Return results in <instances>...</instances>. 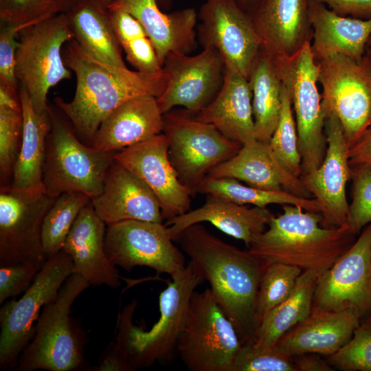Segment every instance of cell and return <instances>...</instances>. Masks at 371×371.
Masks as SVG:
<instances>
[{
	"mask_svg": "<svg viewBox=\"0 0 371 371\" xmlns=\"http://www.w3.org/2000/svg\"><path fill=\"white\" fill-rule=\"evenodd\" d=\"M63 52L66 66L75 74L76 87L71 101L56 97L54 102L78 137L91 144L102 122L117 106L137 97L157 98L168 83L163 68L145 73L111 65L87 54L74 39Z\"/></svg>",
	"mask_w": 371,
	"mask_h": 371,
	"instance_id": "6da1fadb",
	"label": "cell"
},
{
	"mask_svg": "<svg viewBox=\"0 0 371 371\" xmlns=\"http://www.w3.org/2000/svg\"><path fill=\"white\" fill-rule=\"evenodd\" d=\"M190 258L217 302L233 323L242 345L251 343L257 328L256 306L264 267L248 251L215 236L201 223L174 240Z\"/></svg>",
	"mask_w": 371,
	"mask_h": 371,
	"instance_id": "7a4b0ae2",
	"label": "cell"
},
{
	"mask_svg": "<svg viewBox=\"0 0 371 371\" xmlns=\"http://www.w3.org/2000/svg\"><path fill=\"white\" fill-rule=\"evenodd\" d=\"M282 210L247 247L264 268L281 262L322 274L356 240L348 227H323L320 214L286 204Z\"/></svg>",
	"mask_w": 371,
	"mask_h": 371,
	"instance_id": "3957f363",
	"label": "cell"
},
{
	"mask_svg": "<svg viewBox=\"0 0 371 371\" xmlns=\"http://www.w3.org/2000/svg\"><path fill=\"white\" fill-rule=\"evenodd\" d=\"M49 111L51 128L43 166L44 189L54 198L78 192L91 200L102 192L106 172L117 152L85 145L70 122L49 106Z\"/></svg>",
	"mask_w": 371,
	"mask_h": 371,
	"instance_id": "277c9868",
	"label": "cell"
},
{
	"mask_svg": "<svg viewBox=\"0 0 371 371\" xmlns=\"http://www.w3.org/2000/svg\"><path fill=\"white\" fill-rule=\"evenodd\" d=\"M90 284L72 273L56 297L46 304L35 325V332L19 361L17 370L73 371L85 364L82 343L70 317L71 307Z\"/></svg>",
	"mask_w": 371,
	"mask_h": 371,
	"instance_id": "5b68a950",
	"label": "cell"
},
{
	"mask_svg": "<svg viewBox=\"0 0 371 371\" xmlns=\"http://www.w3.org/2000/svg\"><path fill=\"white\" fill-rule=\"evenodd\" d=\"M16 54V76L34 109L46 111L49 90L71 78L62 47L74 39L67 14H60L27 27L20 33Z\"/></svg>",
	"mask_w": 371,
	"mask_h": 371,
	"instance_id": "8992f818",
	"label": "cell"
},
{
	"mask_svg": "<svg viewBox=\"0 0 371 371\" xmlns=\"http://www.w3.org/2000/svg\"><path fill=\"white\" fill-rule=\"evenodd\" d=\"M242 343L210 288L195 292L177 350L191 371H233Z\"/></svg>",
	"mask_w": 371,
	"mask_h": 371,
	"instance_id": "52a82bcc",
	"label": "cell"
},
{
	"mask_svg": "<svg viewBox=\"0 0 371 371\" xmlns=\"http://www.w3.org/2000/svg\"><path fill=\"white\" fill-rule=\"evenodd\" d=\"M274 62L295 115L302 175L307 174L320 166L327 148L326 115L317 88L319 69L311 41L291 57Z\"/></svg>",
	"mask_w": 371,
	"mask_h": 371,
	"instance_id": "ba28073f",
	"label": "cell"
},
{
	"mask_svg": "<svg viewBox=\"0 0 371 371\" xmlns=\"http://www.w3.org/2000/svg\"><path fill=\"white\" fill-rule=\"evenodd\" d=\"M187 110L163 114L168 156L179 181L194 194L209 172L234 156L243 144L212 124L198 120Z\"/></svg>",
	"mask_w": 371,
	"mask_h": 371,
	"instance_id": "9c48e42d",
	"label": "cell"
},
{
	"mask_svg": "<svg viewBox=\"0 0 371 371\" xmlns=\"http://www.w3.org/2000/svg\"><path fill=\"white\" fill-rule=\"evenodd\" d=\"M315 60L323 110L337 116L350 148L371 126V69L365 56L332 54Z\"/></svg>",
	"mask_w": 371,
	"mask_h": 371,
	"instance_id": "30bf717a",
	"label": "cell"
},
{
	"mask_svg": "<svg viewBox=\"0 0 371 371\" xmlns=\"http://www.w3.org/2000/svg\"><path fill=\"white\" fill-rule=\"evenodd\" d=\"M74 273L71 258L63 251L48 258L23 295L3 302L0 308V368H12L32 339L41 309L54 300Z\"/></svg>",
	"mask_w": 371,
	"mask_h": 371,
	"instance_id": "8fae6325",
	"label": "cell"
},
{
	"mask_svg": "<svg viewBox=\"0 0 371 371\" xmlns=\"http://www.w3.org/2000/svg\"><path fill=\"white\" fill-rule=\"evenodd\" d=\"M172 281L159 297L160 317L148 330L132 326L130 333V370L167 360L177 350L196 288L204 282L190 261L171 276Z\"/></svg>",
	"mask_w": 371,
	"mask_h": 371,
	"instance_id": "7c38bea8",
	"label": "cell"
},
{
	"mask_svg": "<svg viewBox=\"0 0 371 371\" xmlns=\"http://www.w3.org/2000/svg\"><path fill=\"white\" fill-rule=\"evenodd\" d=\"M56 198L45 190L0 189V266L45 262L42 245L44 218Z\"/></svg>",
	"mask_w": 371,
	"mask_h": 371,
	"instance_id": "4fadbf2b",
	"label": "cell"
},
{
	"mask_svg": "<svg viewBox=\"0 0 371 371\" xmlns=\"http://www.w3.org/2000/svg\"><path fill=\"white\" fill-rule=\"evenodd\" d=\"M162 223L127 220L107 225L105 251L109 260L127 271L145 266L174 276L186 267L182 252Z\"/></svg>",
	"mask_w": 371,
	"mask_h": 371,
	"instance_id": "5bb4252c",
	"label": "cell"
},
{
	"mask_svg": "<svg viewBox=\"0 0 371 371\" xmlns=\"http://www.w3.org/2000/svg\"><path fill=\"white\" fill-rule=\"evenodd\" d=\"M199 17V38L203 48L216 49L225 66L249 79L262 49L251 15L237 0H205Z\"/></svg>",
	"mask_w": 371,
	"mask_h": 371,
	"instance_id": "9a60e30c",
	"label": "cell"
},
{
	"mask_svg": "<svg viewBox=\"0 0 371 371\" xmlns=\"http://www.w3.org/2000/svg\"><path fill=\"white\" fill-rule=\"evenodd\" d=\"M168 83L157 98L163 114L177 106L196 114L207 106L219 91L224 78L225 63L219 52L204 47L197 55L172 52L163 65Z\"/></svg>",
	"mask_w": 371,
	"mask_h": 371,
	"instance_id": "2e32d148",
	"label": "cell"
},
{
	"mask_svg": "<svg viewBox=\"0 0 371 371\" xmlns=\"http://www.w3.org/2000/svg\"><path fill=\"white\" fill-rule=\"evenodd\" d=\"M330 310L352 308L371 315V223L319 277L313 304Z\"/></svg>",
	"mask_w": 371,
	"mask_h": 371,
	"instance_id": "e0dca14e",
	"label": "cell"
},
{
	"mask_svg": "<svg viewBox=\"0 0 371 371\" xmlns=\"http://www.w3.org/2000/svg\"><path fill=\"white\" fill-rule=\"evenodd\" d=\"M324 131L327 148L324 159L315 170L300 178L304 186L321 205L322 225L324 227H348L349 203L346 186L351 179L349 146L337 116L326 114Z\"/></svg>",
	"mask_w": 371,
	"mask_h": 371,
	"instance_id": "ac0fdd59",
	"label": "cell"
},
{
	"mask_svg": "<svg viewBox=\"0 0 371 371\" xmlns=\"http://www.w3.org/2000/svg\"><path fill=\"white\" fill-rule=\"evenodd\" d=\"M114 161L141 179L157 197L164 219L190 210V190L179 179L168 156V144L161 133L117 151Z\"/></svg>",
	"mask_w": 371,
	"mask_h": 371,
	"instance_id": "d6986e66",
	"label": "cell"
},
{
	"mask_svg": "<svg viewBox=\"0 0 371 371\" xmlns=\"http://www.w3.org/2000/svg\"><path fill=\"white\" fill-rule=\"evenodd\" d=\"M309 0H263L249 14L262 42L273 60L291 57L312 36Z\"/></svg>",
	"mask_w": 371,
	"mask_h": 371,
	"instance_id": "ffe728a7",
	"label": "cell"
},
{
	"mask_svg": "<svg viewBox=\"0 0 371 371\" xmlns=\"http://www.w3.org/2000/svg\"><path fill=\"white\" fill-rule=\"evenodd\" d=\"M98 216L106 224L127 220L162 223L159 203L137 175L115 161L109 166L102 192L91 200Z\"/></svg>",
	"mask_w": 371,
	"mask_h": 371,
	"instance_id": "44dd1931",
	"label": "cell"
},
{
	"mask_svg": "<svg viewBox=\"0 0 371 371\" xmlns=\"http://www.w3.org/2000/svg\"><path fill=\"white\" fill-rule=\"evenodd\" d=\"M362 317L352 308L330 310L313 305L308 316L276 345L291 357L307 352L329 357L351 339Z\"/></svg>",
	"mask_w": 371,
	"mask_h": 371,
	"instance_id": "7402d4cb",
	"label": "cell"
},
{
	"mask_svg": "<svg viewBox=\"0 0 371 371\" xmlns=\"http://www.w3.org/2000/svg\"><path fill=\"white\" fill-rule=\"evenodd\" d=\"M207 176L232 178L260 189L286 190L300 197L311 198L300 178L280 162L269 142L258 139L243 144L234 156L213 168Z\"/></svg>",
	"mask_w": 371,
	"mask_h": 371,
	"instance_id": "603a6c76",
	"label": "cell"
},
{
	"mask_svg": "<svg viewBox=\"0 0 371 371\" xmlns=\"http://www.w3.org/2000/svg\"><path fill=\"white\" fill-rule=\"evenodd\" d=\"M106 225L90 201L76 218L62 251L71 258L74 273L90 285L104 284L116 289L120 286V276L106 254Z\"/></svg>",
	"mask_w": 371,
	"mask_h": 371,
	"instance_id": "cb8c5ba5",
	"label": "cell"
},
{
	"mask_svg": "<svg viewBox=\"0 0 371 371\" xmlns=\"http://www.w3.org/2000/svg\"><path fill=\"white\" fill-rule=\"evenodd\" d=\"M107 9L125 11L141 23L162 67L169 54H188L196 48L197 14L193 8L166 14L159 9L157 0H115Z\"/></svg>",
	"mask_w": 371,
	"mask_h": 371,
	"instance_id": "d4e9b609",
	"label": "cell"
},
{
	"mask_svg": "<svg viewBox=\"0 0 371 371\" xmlns=\"http://www.w3.org/2000/svg\"><path fill=\"white\" fill-rule=\"evenodd\" d=\"M273 216L267 207H247L208 195L202 206L169 218L165 225L174 240L187 227L208 222L226 234L243 240L248 247L253 239L267 229Z\"/></svg>",
	"mask_w": 371,
	"mask_h": 371,
	"instance_id": "484cf974",
	"label": "cell"
},
{
	"mask_svg": "<svg viewBox=\"0 0 371 371\" xmlns=\"http://www.w3.org/2000/svg\"><path fill=\"white\" fill-rule=\"evenodd\" d=\"M164 129L163 113L157 98L131 99L111 112L102 122L92 146L117 152L148 140Z\"/></svg>",
	"mask_w": 371,
	"mask_h": 371,
	"instance_id": "4316f807",
	"label": "cell"
},
{
	"mask_svg": "<svg viewBox=\"0 0 371 371\" xmlns=\"http://www.w3.org/2000/svg\"><path fill=\"white\" fill-rule=\"evenodd\" d=\"M194 117L212 124L227 137L243 144L256 139L248 79L234 68L225 66L219 91Z\"/></svg>",
	"mask_w": 371,
	"mask_h": 371,
	"instance_id": "83f0119b",
	"label": "cell"
},
{
	"mask_svg": "<svg viewBox=\"0 0 371 371\" xmlns=\"http://www.w3.org/2000/svg\"><path fill=\"white\" fill-rule=\"evenodd\" d=\"M308 14L315 60L332 54L363 59L371 36V19L342 16L314 0L308 1Z\"/></svg>",
	"mask_w": 371,
	"mask_h": 371,
	"instance_id": "f1b7e54d",
	"label": "cell"
},
{
	"mask_svg": "<svg viewBox=\"0 0 371 371\" xmlns=\"http://www.w3.org/2000/svg\"><path fill=\"white\" fill-rule=\"evenodd\" d=\"M19 95L23 113V133L10 187L21 191L44 189L43 166L51 128L49 108L42 113L36 112L28 93L21 86Z\"/></svg>",
	"mask_w": 371,
	"mask_h": 371,
	"instance_id": "f546056e",
	"label": "cell"
},
{
	"mask_svg": "<svg viewBox=\"0 0 371 371\" xmlns=\"http://www.w3.org/2000/svg\"><path fill=\"white\" fill-rule=\"evenodd\" d=\"M67 14L74 39L83 51L100 61L126 67L107 9L85 0Z\"/></svg>",
	"mask_w": 371,
	"mask_h": 371,
	"instance_id": "4dcf8cb0",
	"label": "cell"
},
{
	"mask_svg": "<svg viewBox=\"0 0 371 371\" xmlns=\"http://www.w3.org/2000/svg\"><path fill=\"white\" fill-rule=\"evenodd\" d=\"M321 273L303 271L291 295L269 311L260 321L251 344L256 348H269L309 314Z\"/></svg>",
	"mask_w": 371,
	"mask_h": 371,
	"instance_id": "1f68e13d",
	"label": "cell"
},
{
	"mask_svg": "<svg viewBox=\"0 0 371 371\" xmlns=\"http://www.w3.org/2000/svg\"><path fill=\"white\" fill-rule=\"evenodd\" d=\"M248 80L252 92L255 137L269 142L280 117L282 83L276 63L262 49Z\"/></svg>",
	"mask_w": 371,
	"mask_h": 371,
	"instance_id": "d6a6232c",
	"label": "cell"
},
{
	"mask_svg": "<svg viewBox=\"0 0 371 371\" xmlns=\"http://www.w3.org/2000/svg\"><path fill=\"white\" fill-rule=\"evenodd\" d=\"M196 192L226 199L233 203L267 207L271 204L293 205L321 214L322 207L314 198H303L286 190H268L243 185L232 178H215L206 176Z\"/></svg>",
	"mask_w": 371,
	"mask_h": 371,
	"instance_id": "836d02e7",
	"label": "cell"
},
{
	"mask_svg": "<svg viewBox=\"0 0 371 371\" xmlns=\"http://www.w3.org/2000/svg\"><path fill=\"white\" fill-rule=\"evenodd\" d=\"M111 24L126 60L137 71L155 73L162 69L155 49L141 23L121 10H108Z\"/></svg>",
	"mask_w": 371,
	"mask_h": 371,
	"instance_id": "e575fe53",
	"label": "cell"
},
{
	"mask_svg": "<svg viewBox=\"0 0 371 371\" xmlns=\"http://www.w3.org/2000/svg\"><path fill=\"white\" fill-rule=\"evenodd\" d=\"M90 201L88 196L78 192H65L56 199L42 227V245L46 259L62 250L78 214Z\"/></svg>",
	"mask_w": 371,
	"mask_h": 371,
	"instance_id": "d590c367",
	"label": "cell"
},
{
	"mask_svg": "<svg viewBox=\"0 0 371 371\" xmlns=\"http://www.w3.org/2000/svg\"><path fill=\"white\" fill-rule=\"evenodd\" d=\"M302 271L298 267L281 262H273L265 268L256 300L257 327L269 311L291 295Z\"/></svg>",
	"mask_w": 371,
	"mask_h": 371,
	"instance_id": "8d00e7d4",
	"label": "cell"
},
{
	"mask_svg": "<svg viewBox=\"0 0 371 371\" xmlns=\"http://www.w3.org/2000/svg\"><path fill=\"white\" fill-rule=\"evenodd\" d=\"M85 0H0L1 23L23 28L60 14H67Z\"/></svg>",
	"mask_w": 371,
	"mask_h": 371,
	"instance_id": "74e56055",
	"label": "cell"
},
{
	"mask_svg": "<svg viewBox=\"0 0 371 371\" xmlns=\"http://www.w3.org/2000/svg\"><path fill=\"white\" fill-rule=\"evenodd\" d=\"M269 144L280 162L293 175L300 177L302 175V159L296 123L291 101L283 85L280 117Z\"/></svg>",
	"mask_w": 371,
	"mask_h": 371,
	"instance_id": "f35d334b",
	"label": "cell"
},
{
	"mask_svg": "<svg viewBox=\"0 0 371 371\" xmlns=\"http://www.w3.org/2000/svg\"><path fill=\"white\" fill-rule=\"evenodd\" d=\"M21 109L0 106V180L1 186H10L19 155L22 133Z\"/></svg>",
	"mask_w": 371,
	"mask_h": 371,
	"instance_id": "ab89813d",
	"label": "cell"
},
{
	"mask_svg": "<svg viewBox=\"0 0 371 371\" xmlns=\"http://www.w3.org/2000/svg\"><path fill=\"white\" fill-rule=\"evenodd\" d=\"M327 360L340 370L371 371V321L361 322L351 339Z\"/></svg>",
	"mask_w": 371,
	"mask_h": 371,
	"instance_id": "60d3db41",
	"label": "cell"
},
{
	"mask_svg": "<svg viewBox=\"0 0 371 371\" xmlns=\"http://www.w3.org/2000/svg\"><path fill=\"white\" fill-rule=\"evenodd\" d=\"M233 371H296L293 357L276 345L256 348L243 344L234 363Z\"/></svg>",
	"mask_w": 371,
	"mask_h": 371,
	"instance_id": "b9f144b4",
	"label": "cell"
},
{
	"mask_svg": "<svg viewBox=\"0 0 371 371\" xmlns=\"http://www.w3.org/2000/svg\"><path fill=\"white\" fill-rule=\"evenodd\" d=\"M352 202L349 205L348 227L355 235L371 223V168H351Z\"/></svg>",
	"mask_w": 371,
	"mask_h": 371,
	"instance_id": "7bdbcfd3",
	"label": "cell"
},
{
	"mask_svg": "<svg viewBox=\"0 0 371 371\" xmlns=\"http://www.w3.org/2000/svg\"><path fill=\"white\" fill-rule=\"evenodd\" d=\"M137 302L133 301L123 310L119 317L118 331L111 350L106 354L94 370L128 371L130 357V333L132 318Z\"/></svg>",
	"mask_w": 371,
	"mask_h": 371,
	"instance_id": "ee69618b",
	"label": "cell"
},
{
	"mask_svg": "<svg viewBox=\"0 0 371 371\" xmlns=\"http://www.w3.org/2000/svg\"><path fill=\"white\" fill-rule=\"evenodd\" d=\"M0 30V85L13 92H17L16 54L19 40L17 35L24 28L21 26L1 23Z\"/></svg>",
	"mask_w": 371,
	"mask_h": 371,
	"instance_id": "f6af8a7d",
	"label": "cell"
},
{
	"mask_svg": "<svg viewBox=\"0 0 371 371\" xmlns=\"http://www.w3.org/2000/svg\"><path fill=\"white\" fill-rule=\"evenodd\" d=\"M40 269L31 263L0 266V304L25 291Z\"/></svg>",
	"mask_w": 371,
	"mask_h": 371,
	"instance_id": "bcb514c9",
	"label": "cell"
},
{
	"mask_svg": "<svg viewBox=\"0 0 371 371\" xmlns=\"http://www.w3.org/2000/svg\"><path fill=\"white\" fill-rule=\"evenodd\" d=\"M328 5L338 15L354 18L371 19V0H314Z\"/></svg>",
	"mask_w": 371,
	"mask_h": 371,
	"instance_id": "7dc6e473",
	"label": "cell"
},
{
	"mask_svg": "<svg viewBox=\"0 0 371 371\" xmlns=\"http://www.w3.org/2000/svg\"><path fill=\"white\" fill-rule=\"evenodd\" d=\"M350 168L366 166L371 168V126L349 148Z\"/></svg>",
	"mask_w": 371,
	"mask_h": 371,
	"instance_id": "c3c4849f",
	"label": "cell"
},
{
	"mask_svg": "<svg viewBox=\"0 0 371 371\" xmlns=\"http://www.w3.org/2000/svg\"><path fill=\"white\" fill-rule=\"evenodd\" d=\"M296 371H334L335 368L317 353H302L293 357Z\"/></svg>",
	"mask_w": 371,
	"mask_h": 371,
	"instance_id": "681fc988",
	"label": "cell"
},
{
	"mask_svg": "<svg viewBox=\"0 0 371 371\" xmlns=\"http://www.w3.org/2000/svg\"><path fill=\"white\" fill-rule=\"evenodd\" d=\"M239 5L249 14L254 11L263 0H237Z\"/></svg>",
	"mask_w": 371,
	"mask_h": 371,
	"instance_id": "f907efd6",
	"label": "cell"
},
{
	"mask_svg": "<svg viewBox=\"0 0 371 371\" xmlns=\"http://www.w3.org/2000/svg\"><path fill=\"white\" fill-rule=\"evenodd\" d=\"M101 7L107 9L115 0H91Z\"/></svg>",
	"mask_w": 371,
	"mask_h": 371,
	"instance_id": "816d5d0a",
	"label": "cell"
},
{
	"mask_svg": "<svg viewBox=\"0 0 371 371\" xmlns=\"http://www.w3.org/2000/svg\"><path fill=\"white\" fill-rule=\"evenodd\" d=\"M366 60H367V63L371 69V51L366 49V53H365V55H364Z\"/></svg>",
	"mask_w": 371,
	"mask_h": 371,
	"instance_id": "f5cc1de1",
	"label": "cell"
},
{
	"mask_svg": "<svg viewBox=\"0 0 371 371\" xmlns=\"http://www.w3.org/2000/svg\"><path fill=\"white\" fill-rule=\"evenodd\" d=\"M366 49L371 51V36L369 38V40L367 43Z\"/></svg>",
	"mask_w": 371,
	"mask_h": 371,
	"instance_id": "db71d44e",
	"label": "cell"
},
{
	"mask_svg": "<svg viewBox=\"0 0 371 371\" xmlns=\"http://www.w3.org/2000/svg\"><path fill=\"white\" fill-rule=\"evenodd\" d=\"M158 2L161 3V4H165V5H168V3H170V0H157Z\"/></svg>",
	"mask_w": 371,
	"mask_h": 371,
	"instance_id": "11a10c76",
	"label": "cell"
},
{
	"mask_svg": "<svg viewBox=\"0 0 371 371\" xmlns=\"http://www.w3.org/2000/svg\"><path fill=\"white\" fill-rule=\"evenodd\" d=\"M368 319L371 321V315L368 316Z\"/></svg>",
	"mask_w": 371,
	"mask_h": 371,
	"instance_id": "9f6ffc18",
	"label": "cell"
}]
</instances>
